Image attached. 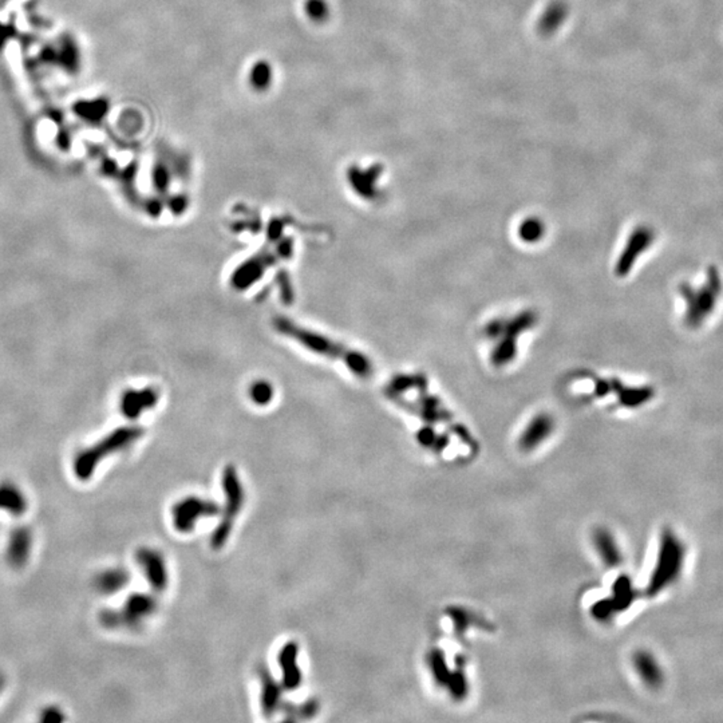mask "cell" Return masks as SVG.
Returning a JSON list of instances; mask_svg holds the SVG:
<instances>
[{
    "label": "cell",
    "mask_w": 723,
    "mask_h": 723,
    "mask_svg": "<svg viewBox=\"0 0 723 723\" xmlns=\"http://www.w3.org/2000/svg\"><path fill=\"white\" fill-rule=\"evenodd\" d=\"M635 599V591L631 580L622 576L615 582L613 586V598L611 599L612 604L616 611H625L628 607L634 603Z\"/></svg>",
    "instance_id": "obj_16"
},
{
    "label": "cell",
    "mask_w": 723,
    "mask_h": 723,
    "mask_svg": "<svg viewBox=\"0 0 723 723\" xmlns=\"http://www.w3.org/2000/svg\"><path fill=\"white\" fill-rule=\"evenodd\" d=\"M299 645L296 642H288L280 648L277 663L281 668V684L286 691H295L302 684V670L297 663Z\"/></svg>",
    "instance_id": "obj_10"
},
{
    "label": "cell",
    "mask_w": 723,
    "mask_h": 723,
    "mask_svg": "<svg viewBox=\"0 0 723 723\" xmlns=\"http://www.w3.org/2000/svg\"><path fill=\"white\" fill-rule=\"evenodd\" d=\"M130 573L122 567L109 568L99 572L94 579V586L102 595H114L128 586Z\"/></svg>",
    "instance_id": "obj_13"
},
{
    "label": "cell",
    "mask_w": 723,
    "mask_h": 723,
    "mask_svg": "<svg viewBox=\"0 0 723 723\" xmlns=\"http://www.w3.org/2000/svg\"><path fill=\"white\" fill-rule=\"evenodd\" d=\"M221 507L208 498L189 496L180 500L172 508L173 527L180 533L193 532L200 519L220 516Z\"/></svg>",
    "instance_id": "obj_6"
},
{
    "label": "cell",
    "mask_w": 723,
    "mask_h": 723,
    "mask_svg": "<svg viewBox=\"0 0 723 723\" xmlns=\"http://www.w3.org/2000/svg\"><path fill=\"white\" fill-rule=\"evenodd\" d=\"M275 327L279 333L291 338L307 350L345 363L350 372L358 376L366 378L372 372V365L363 355L349 350L343 345L329 339V336L307 330L286 317H277L275 320Z\"/></svg>",
    "instance_id": "obj_1"
},
{
    "label": "cell",
    "mask_w": 723,
    "mask_h": 723,
    "mask_svg": "<svg viewBox=\"0 0 723 723\" xmlns=\"http://www.w3.org/2000/svg\"><path fill=\"white\" fill-rule=\"evenodd\" d=\"M139 437L141 430L137 428H125L112 433L94 446L80 451L74 460V473L77 478L80 481L90 480L102 460L110 454L126 449L133 442H136Z\"/></svg>",
    "instance_id": "obj_4"
},
{
    "label": "cell",
    "mask_w": 723,
    "mask_h": 723,
    "mask_svg": "<svg viewBox=\"0 0 723 723\" xmlns=\"http://www.w3.org/2000/svg\"><path fill=\"white\" fill-rule=\"evenodd\" d=\"M136 561L152 589L164 592L169 584V575L162 553L153 548H139L136 552Z\"/></svg>",
    "instance_id": "obj_7"
},
{
    "label": "cell",
    "mask_w": 723,
    "mask_h": 723,
    "mask_svg": "<svg viewBox=\"0 0 723 723\" xmlns=\"http://www.w3.org/2000/svg\"><path fill=\"white\" fill-rule=\"evenodd\" d=\"M63 720H64L63 713L55 706L44 708L40 714V721H43V722H62Z\"/></svg>",
    "instance_id": "obj_22"
},
{
    "label": "cell",
    "mask_w": 723,
    "mask_h": 723,
    "mask_svg": "<svg viewBox=\"0 0 723 723\" xmlns=\"http://www.w3.org/2000/svg\"><path fill=\"white\" fill-rule=\"evenodd\" d=\"M221 488L224 493V507L220 513L221 520L211 536V547L214 549H221L227 544L234 529L235 519L241 512L245 501L244 487L235 467L228 465L223 470Z\"/></svg>",
    "instance_id": "obj_3"
},
{
    "label": "cell",
    "mask_w": 723,
    "mask_h": 723,
    "mask_svg": "<svg viewBox=\"0 0 723 723\" xmlns=\"http://www.w3.org/2000/svg\"><path fill=\"white\" fill-rule=\"evenodd\" d=\"M319 710V704L316 701L310 699L300 706L283 702L280 711L284 714L286 721H299V720H310L316 715Z\"/></svg>",
    "instance_id": "obj_17"
},
{
    "label": "cell",
    "mask_w": 723,
    "mask_h": 723,
    "mask_svg": "<svg viewBox=\"0 0 723 723\" xmlns=\"http://www.w3.org/2000/svg\"><path fill=\"white\" fill-rule=\"evenodd\" d=\"M553 429V421L548 415H539L529 424L520 438V448L525 451L537 448Z\"/></svg>",
    "instance_id": "obj_15"
},
{
    "label": "cell",
    "mask_w": 723,
    "mask_h": 723,
    "mask_svg": "<svg viewBox=\"0 0 723 723\" xmlns=\"http://www.w3.org/2000/svg\"><path fill=\"white\" fill-rule=\"evenodd\" d=\"M450 692L455 699H464L468 694V682L462 672H454L450 674L449 682Z\"/></svg>",
    "instance_id": "obj_19"
},
{
    "label": "cell",
    "mask_w": 723,
    "mask_h": 723,
    "mask_svg": "<svg viewBox=\"0 0 723 723\" xmlns=\"http://www.w3.org/2000/svg\"><path fill=\"white\" fill-rule=\"evenodd\" d=\"M429 663L431 667V674L435 679V682L439 684V686H448L449 682L450 672L448 670V665L445 662V656L441 651H431L430 656H429Z\"/></svg>",
    "instance_id": "obj_18"
},
{
    "label": "cell",
    "mask_w": 723,
    "mask_h": 723,
    "mask_svg": "<svg viewBox=\"0 0 723 723\" xmlns=\"http://www.w3.org/2000/svg\"><path fill=\"white\" fill-rule=\"evenodd\" d=\"M259 679H260V704L261 710L265 718H272L275 714H277L283 704V684L279 682L270 668L265 665L259 667Z\"/></svg>",
    "instance_id": "obj_9"
},
{
    "label": "cell",
    "mask_w": 723,
    "mask_h": 723,
    "mask_svg": "<svg viewBox=\"0 0 723 723\" xmlns=\"http://www.w3.org/2000/svg\"><path fill=\"white\" fill-rule=\"evenodd\" d=\"M521 235L525 238V240H533V238H537L539 236L541 235V227H540V223L539 221H527L523 224L521 229H520Z\"/></svg>",
    "instance_id": "obj_21"
},
{
    "label": "cell",
    "mask_w": 723,
    "mask_h": 723,
    "mask_svg": "<svg viewBox=\"0 0 723 723\" xmlns=\"http://www.w3.org/2000/svg\"><path fill=\"white\" fill-rule=\"evenodd\" d=\"M635 671L642 682L650 688H658L663 684L665 674L656 658L648 651H638L634 655Z\"/></svg>",
    "instance_id": "obj_11"
},
{
    "label": "cell",
    "mask_w": 723,
    "mask_h": 723,
    "mask_svg": "<svg viewBox=\"0 0 723 723\" xmlns=\"http://www.w3.org/2000/svg\"><path fill=\"white\" fill-rule=\"evenodd\" d=\"M157 609V600L149 593L130 595L122 608L105 609L99 615V620L109 629H139L142 623L150 618Z\"/></svg>",
    "instance_id": "obj_5"
},
{
    "label": "cell",
    "mask_w": 723,
    "mask_h": 723,
    "mask_svg": "<svg viewBox=\"0 0 723 723\" xmlns=\"http://www.w3.org/2000/svg\"><path fill=\"white\" fill-rule=\"evenodd\" d=\"M4 684H6V678H4V674L0 671V692H1L3 688H4Z\"/></svg>",
    "instance_id": "obj_25"
},
{
    "label": "cell",
    "mask_w": 723,
    "mask_h": 723,
    "mask_svg": "<svg viewBox=\"0 0 723 723\" xmlns=\"http://www.w3.org/2000/svg\"><path fill=\"white\" fill-rule=\"evenodd\" d=\"M613 612H616L615 607L612 604L611 599H607V600H600L598 602L593 608H592V613H593V618H596L598 620H602L604 622L607 619H609Z\"/></svg>",
    "instance_id": "obj_20"
},
{
    "label": "cell",
    "mask_w": 723,
    "mask_h": 723,
    "mask_svg": "<svg viewBox=\"0 0 723 723\" xmlns=\"http://www.w3.org/2000/svg\"><path fill=\"white\" fill-rule=\"evenodd\" d=\"M686 560L683 541L671 529H665L661 537L658 557L647 584V593L656 596L672 586L682 575Z\"/></svg>",
    "instance_id": "obj_2"
},
{
    "label": "cell",
    "mask_w": 723,
    "mask_h": 723,
    "mask_svg": "<svg viewBox=\"0 0 723 723\" xmlns=\"http://www.w3.org/2000/svg\"><path fill=\"white\" fill-rule=\"evenodd\" d=\"M34 544L33 530L20 525L15 527L10 532L7 548H6V559L7 563L15 569L24 567L31 556V549Z\"/></svg>",
    "instance_id": "obj_8"
},
{
    "label": "cell",
    "mask_w": 723,
    "mask_h": 723,
    "mask_svg": "<svg viewBox=\"0 0 723 723\" xmlns=\"http://www.w3.org/2000/svg\"><path fill=\"white\" fill-rule=\"evenodd\" d=\"M28 501L24 491L11 481L0 482V510L15 517L27 512Z\"/></svg>",
    "instance_id": "obj_12"
},
{
    "label": "cell",
    "mask_w": 723,
    "mask_h": 723,
    "mask_svg": "<svg viewBox=\"0 0 723 723\" xmlns=\"http://www.w3.org/2000/svg\"><path fill=\"white\" fill-rule=\"evenodd\" d=\"M593 544L607 567H618L622 563V553L618 543L612 533L607 529H596L593 533Z\"/></svg>",
    "instance_id": "obj_14"
},
{
    "label": "cell",
    "mask_w": 723,
    "mask_h": 723,
    "mask_svg": "<svg viewBox=\"0 0 723 723\" xmlns=\"http://www.w3.org/2000/svg\"><path fill=\"white\" fill-rule=\"evenodd\" d=\"M270 76V70H267V67H261L259 66L256 70H254V83H257V86H264L267 83V78Z\"/></svg>",
    "instance_id": "obj_24"
},
{
    "label": "cell",
    "mask_w": 723,
    "mask_h": 723,
    "mask_svg": "<svg viewBox=\"0 0 723 723\" xmlns=\"http://www.w3.org/2000/svg\"><path fill=\"white\" fill-rule=\"evenodd\" d=\"M307 8H308V12H310V15L313 18H319L320 19L326 14V6L320 0H310Z\"/></svg>",
    "instance_id": "obj_23"
}]
</instances>
